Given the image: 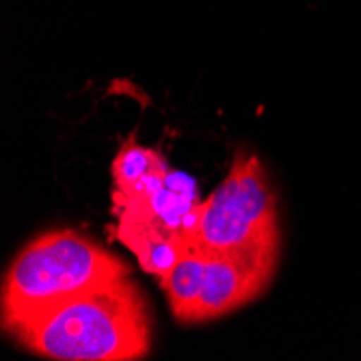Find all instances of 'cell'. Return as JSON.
Returning a JSON list of instances; mask_svg holds the SVG:
<instances>
[{"instance_id":"6da1fadb","label":"cell","mask_w":361,"mask_h":361,"mask_svg":"<svg viewBox=\"0 0 361 361\" xmlns=\"http://www.w3.org/2000/svg\"><path fill=\"white\" fill-rule=\"evenodd\" d=\"M20 346L56 361H135L152 346L143 292L126 275L13 324Z\"/></svg>"},{"instance_id":"7a4b0ae2","label":"cell","mask_w":361,"mask_h":361,"mask_svg":"<svg viewBox=\"0 0 361 361\" xmlns=\"http://www.w3.org/2000/svg\"><path fill=\"white\" fill-rule=\"evenodd\" d=\"M126 275V262L93 238L76 229H52L28 243L3 277V329Z\"/></svg>"},{"instance_id":"3957f363","label":"cell","mask_w":361,"mask_h":361,"mask_svg":"<svg viewBox=\"0 0 361 361\" xmlns=\"http://www.w3.org/2000/svg\"><path fill=\"white\" fill-rule=\"evenodd\" d=\"M195 243L210 253L279 247L275 192L255 154L236 152L229 173L202 202Z\"/></svg>"},{"instance_id":"277c9868","label":"cell","mask_w":361,"mask_h":361,"mask_svg":"<svg viewBox=\"0 0 361 361\" xmlns=\"http://www.w3.org/2000/svg\"><path fill=\"white\" fill-rule=\"evenodd\" d=\"M279 247L236 253L206 251V275L192 322H208L234 312L267 290L275 275Z\"/></svg>"},{"instance_id":"5b68a950","label":"cell","mask_w":361,"mask_h":361,"mask_svg":"<svg viewBox=\"0 0 361 361\" xmlns=\"http://www.w3.org/2000/svg\"><path fill=\"white\" fill-rule=\"evenodd\" d=\"M206 275V251L202 247H190L176 264L162 275L160 288L165 290L169 307L180 322L190 324L195 307L200 303Z\"/></svg>"},{"instance_id":"8992f818","label":"cell","mask_w":361,"mask_h":361,"mask_svg":"<svg viewBox=\"0 0 361 361\" xmlns=\"http://www.w3.org/2000/svg\"><path fill=\"white\" fill-rule=\"evenodd\" d=\"M165 165H169V162L160 152L139 145L135 141V137L128 139L119 147V152H117V156L113 160V184H115L113 190L123 192L130 186H135L149 171L160 169Z\"/></svg>"}]
</instances>
